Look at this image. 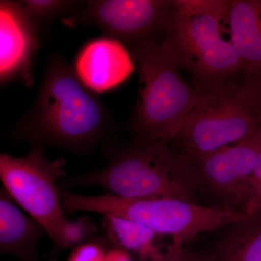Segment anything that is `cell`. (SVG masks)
<instances>
[{"label":"cell","instance_id":"obj_1","mask_svg":"<svg viewBox=\"0 0 261 261\" xmlns=\"http://www.w3.org/2000/svg\"><path fill=\"white\" fill-rule=\"evenodd\" d=\"M5 133L30 147H56L86 157L101 149L119 130L99 94L56 53L48 58L32 106Z\"/></svg>","mask_w":261,"mask_h":261},{"label":"cell","instance_id":"obj_2","mask_svg":"<svg viewBox=\"0 0 261 261\" xmlns=\"http://www.w3.org/2000/svg\"><path fill=\"white\" fill-rule=\"evenodd\" d=\"M107 165L101 169L65 177L60 189L97 186L108 194L124 198L172 197L193 202L184 181L179 152L167 142L132 137L119 133L100 149Z\"/></svg>","mask_w":261,"mask_h":261},{"label":"cell","instance_id":"obj_3","mask_svg":"<svg viewBox=\"0 0 261 261\" xmlns=\"http://www.w3.org/2000/svg\"><path fill=\"white\" fill-rule=\"evenodd\" d=\"M230 1L176 0L172 27L165 39L192 86L211 94L233 83L242 66L231 39L224 37Z\"/></svg>","mask_w":261,"mask_h":261},{"label":"cell","instance_id":"obj_4","mask_svg":"<svg viewBox=\"0 0 261 261\" xmlns=\"http://www.w3.org/2000/svg\"><path fill=\"white\" fill-rule=\"evenodd\" d=\"M45 147L31 146L23 157L0 154L3 187L19 207L39 223L53 243L47 261H58L68 249L92 239L97 231L90 218L68 219L61 200L60 183L67 177L65 159H48Z\"/></svg>","mask_w":261,"mask_h":261},{"label":"cell","instance_id":"obj_5","mask_svg":"<svg viewBox=\"0 0 261 261\" xmlns=\"http://www.w3.org/2000/svg\"><path fill=\"white\" fill-rule=\"evenodd\" d=\"M140 75L129 127L133 137L170 142L190 113L208 97L184 80L181 69L166 42L128 48Z\"/></svg>","mask_w":261,"mask_h":261},{"label":"cell","instance_id":"obj_6","mask_svg":"<svg viewBox=\"0 0 261 261\" xmlns=\"http://www.w3.org/2000/svg\"><path fill=\"white\" fill-rule=\"evenodd\" d=\"M61 200L66 214L82 211L113 215L144 225L159 235L171 237L170 248L173 250L185 247L201 233L216 231L247 215L234 209L207 207L172 197L124 198L61 190Z\"/></svg>","mask_w":261,"mask_h":261},{"label":"cell","instance_id":"obj_7","mask_svg":"<svg viewBox=\"0 0 261 261\" xmlns=\"http://www.w3.org/2000/svg\"><path fill=\"white\" fill-rule=\"evenodd\" d=\"M261 130V109L245 84L209 94L189 114L171 142L173 148L205 154L240 143Z\"/></svg>","mask_w":261,"mask_h":261},{"label":"cell","instance_id":"obj_8","mask_svg":"<svg viewBox=\"0 0 261 261\" xmlns=\"http://www.w3.org/2000/svg\"><path fill=\"white\" fill-rule=\"evenodd\" d=\"M176 10V0H91L61 20L67 27H97L128 49L165 40Z\"/></svg>","mask_w":261,"mask_h":261},{"label":"cell","instance_id":"obj_9","mask_svg":"<svg viewBox=\"0 0 261 261\" xmlns=\"http://www.w3.org/2000/svg\"><path fill=\"white\" fill-rule=\"evenodd\" d=\"M260 150L261 130L243 142L209 153L177 151L184 180L192 195L200 192L233 209L231 205H242L245 185Z\"/></svg>","mask_w":261,"mask_h":261},{"label":"cell","instance_id":"obj_10","mask_svg":"<svg viewBox=\"0 0 261 261\" xmlns=\"http://www.w3.org/2000/svg\"><path fill=\"white\" fill-rule=\"evenodd\" d=\"M41 31L20 1L0 2V80L34 84L33 64L41 44Z\"/></svg>","mask_w":261,"mask_h":261},{"label":"cell","instance_id":"obj_11","mask_svg":"<svg viewBox=\"0 0 261 261\" xmlns=\"http://www.w3.org/2000/svg\"><path fill=\"white\" fill-rule=\"evenodd\" d=\"M74 66L82 82L99 94L123 83L133 73L135 65L129 51L121 42L103 37L84 46Z\"/></svg>","mask_w":261,"mask_h":261},{"label":"cell","instance_id":"obj_12","mask_svg":"<svg viewBox=\"0 0 261 261\" xmlns=\"http://www.w3.org/2000/svg\"><path fill=\"white\" fill-rule=\"evenodd\" d=\"M228 27L244 81L258 78L261 75V0H231Z\"/></svg>","mask_w":261,"mask_h":261},{"label":"cell","instance_id":"obj_13","mask_svg":"<svg viewBox=\"0 0 261 261\" xmlns=\"http://www.w3.org/2000/svg\"><path fill=\"white\" fill-rule=\"evenodd\" d=\"M4 187L0 190V252L21 261H39V240L47 236L42 225L20 210Z\"/></svg>","mask_w":261,"mask_h":261},{"label":"cell","instance_id":"obj_14","mask_svg":"<svg viewBox=\"0 0 261 261\" xmlns=\"http://www.w3.org/2000/svg\"><path fill=\"white\" fill-rule=\"evenodd\" d=\"M202 252L205 261H261V213L247 214L214 231Z\"/></svg>","mask_w":261,"mask_h":261},{"label":"cell","instance_id":"obj_15","mask_svg":"<svg viewBox=\"0 0 261 261\" xmlns=\"http://www.w3.org/2000/svg\"><path fill=\"white\" fill-rule=\"evenodd\" d=\"M102 226L105 238L111 246L134 254L139 261L167 260V252H163L156 244L159 234L147 226L113 215L104 216Z\"/></svg>","mask_w":261,"mask_h":261},{"label":"cell","instance_id":"obj_16","mask_svg":"<svg viewBox=\"0 0 261 261\" xmlns=\"http://www.w3.org/2000/svg\"><path fill=\"white\" fill-rule=\"evenodd\" d=\"M41 32L51 23L83 6L86 1L78 0H23L20 1Z\"/></svg>","mask_w":261,"mask_h":261},{"label":"cell","instance_id":"obj_17","mask_svg":"<svg viewBox=\"0 0 261 261\" xmlns=\"http://www.w3.org/2000/svg\"><path fill=\"white\" fill-rule=\"evenodd\" d=\"M106 238H92L73 248L67 261H105L108 249Z\"/></svg>","mask_w":261,"mask_h":261},{"label":"cell","instance_id":"obj_18","mask_svg":"<svg viewBox=\"0 0 261 261\" xmlns=\"http://www.w3.org/2000/svg\"><path fill=\"white\" fill-rule=\"evenodd\" d=\"M261 196V150L244 190L242 211L250 213Z\"/></svg>","mask_w":261,"mask_h":261},{"label":"cell","instance_id":"obj_19","mask_svg":"<svg viewBox=\"0 0 261 261\" xmlns=\"http://www.w3.org/2000/svg\"><path fill=\"white\" fill-rule=\"evenodd\" d=\"M166 261H205L199 252H194L184 247L178 250L168 248Z\"/></svg>","mask_w":261,"mask_h":261},{"label":"cell","instance_id":"obj_20","mask_svg":"<svg viewBox=\"0 0 261 261\" xmlns=\"http://www.w3.org/2000/svg\"><path fill=\"white\" fill-rule=\"evenodd\" d=\"M105 261H133L132 254L119 247H112L108 248Z\"/></svg>","mask_w":261,"mask_h":261},{"label":"cell","instance_id":"obj_21","mask_svg":"<svg viewBox=\"0 0 261 261\" xmlns=\"http://www.w3.org/2000/svg\"><path fill=\"white\" fill-rule=\"evenodd\" d=\"M243 83L246 85L261 109V75L254 80L243 81Z\"/></svg>","mask_w":261,"mask_h":261},{"label":"cell","instance_id":"obj_22","mask_svg":"<svg viewBox=\"0 0 261 261\" xmlns=\"http://www.w3.org/2000/svg\"><path fill=\"white\" fill-rule=\"evenodd\" d=\"M252 212L261 213V196L260 197V198L258 199V200L257 201V202L256 203H255V205H254L253 208L252 209V211H250V213ZM250 213H248V214H250Z\"/></svg>","mask_w":261,"mask_h":261}]
</instances>
